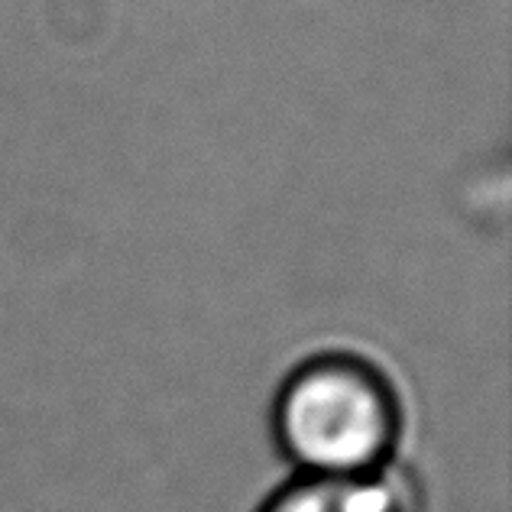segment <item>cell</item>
I'll use <instances>...</instances> for the list:
<instances>
[{
	"label": "cell",
	"mask_w": 512,
	"mask_h": 512,
	"mask_svg": "<svg viewBox=\"0 0 512 512\" xmlns=\"http://www.w3.org/2000/svg\"><path fill=\"white\" fill-rule=\"evenodd\" d=\"M406 402L380 360L357 347H321L279 376L269 435L292 474L367 477L399 457Z\"/></svg>",
	"instance_id": "6da1fadb"
},
{
	"label": "cell",
	"mask_w": 512,
	"mask_h": 512,
	"mask_svg": "<svg viewBox=\"0 0 512 512\" xmlns=\"http://www.w3.org/2000/svg\"><path fill=\"white\" fill-rule=\"evenodd\" d=\"M425 506L428 483L396 457L386 470L367 477L292 474L256 512H425Z\"/></svg>",
	"instance_id": "7a4b0ae2"
}]
</instances>
